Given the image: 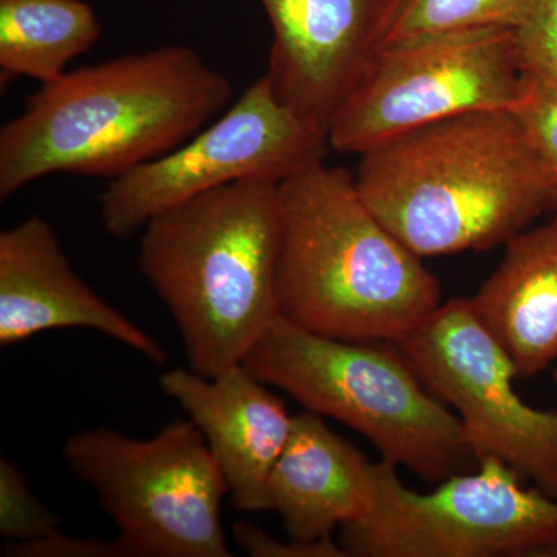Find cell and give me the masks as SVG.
Segmentation results:
<instances>
[{
    "mask_svg": "<svg viewBox=\"0 0 557 557\" xmlns=\"http://www.w3.org/2000/svg\"><path fill=\"white\" fill-rule=\"evenodd\" d=\"M231 95L230 79L182 46L65 72L0 131V200L54 172L120 177L177 149Z\"/></svg>",
    "mask_w": 557,
    "mask_h": 557,
    "instance_id": "1",
    "label": "cell"
},
{
    "mask_svg": "<svg viewBox=\"0 0 557 557\" xmlns=\"http://www.w3.org/2000/svg\"><path fill=\"white\" fill-rule=\"evenodd\" d=\"M359 194L418 258L507 245L557 211V182L511 110H478L361 153Z\"/></svg>",
    "mask_w": 557,
    "mask_h": 557,
    "instance_id": "2",
    "label": "cell"
},
{
    "mask_svg": "<svg viewBox=\"0 0 557 557\" xmlns=\"http://www.w3.org/2000/svg\"><path fill=\"white\" fill-rule=\"evenodd\" d=\"M278 314L347 341L397 343L442 304L437 277L324 160L278 183Z\"/></svg>",
    "mask_w": 557,
    "mask_h": 557,
    "instance_id": "3",
    "label": "cell"
},
{
    "mask_svg": "<svg viewBox=\"0 0 557 557\" xmlns=\"http://www.w3.org/2000/svg\"><path fill=\"white\" fill-rule=\"evenodd\" d=\"M277 186L231 183L143 228L139 271L170 310L189 369L200 375L242 364L278 317Z\"/></svg>",
    "mask_w": 557,
    "mask_h": 557,
    "instance_id": "4",
    "label": "cell"
},
{
    "mask_svg": "<svg viewBox=\"0 0 557 557\" xmlns=\"http://www.w3.org/2000/svg\"><path fill=\"white\" fill-rule=\"evenodd\" d=\"M242 364L306 410L355 429L383 460L429 483L467 472L475 460L456 413L391 341L329 338L278 314Z\"/></svg>",
    "mask_w": 557,
    "mask_h": 557,
    "instance_id": "5",
    "label": "cell"
},
{
    "mask_svg": "<svg viewBox=\"0 0 557 557\" xmlns=\"http://www.w3.org/2000/svg\"><path fill=\"white\" fill-rule=\"evenodd\" d=\"M64 458L97 493L129 557L233 556L220 518L228 486L193 421L148 440L87 429L65 442Z\"/></svg>",
    "mask_w": 557,
    "mask_h": 557,
    "instance_id": "6",
    "label": "cell"
},
{
    "mask_svg": "<svg viewBox=\"0 0 557 557\" xmlns=\"http://www.w3.org/2000/svg\"><path fill=\"white\" fill-rule=\"evenodd\" d=\"M397 468L375 461L372 509L339 528L348 557H542L557 541V498L497 458L428 494L406 486Z\"/></svg>",
    "mask_w": 557,
    "mask_h": 557,
    "instance_id": "7",
    "label": "cell"
},
{
    "mask_svg": "<svg viewBox=\"0 0 557 557\" xmlns=\"http://www.w3.org/2000/svg\"><path fill=\"white\" fill-rule=\"evenodd\" d=\"M522 70L509 28L383 44L333 116L329 148L364 153L387 139L478 110H512Z\"/></svg>",
    "mask_w": 557,
    "mask_h": 557,
    "instance_id": "8",
    "label": "cell"
},
{
    "mask_svg": "<svg viewBox=\"0 0 557 557\" xmlns=\"http://www.w3.org/2000/svg\"><path fill=\"white\" fill-rule=\"evenodd\" d=\"M327 149V134L278 100L265 73L197 137L110 180L100 196L102 226L127 239L209 190L242 180L278 185L324 160Z\"/></svg>",
    "mask_w": 557,
    "mask_h": 557,
    "instance_id": "9",
    "label": "cell"
},
{
    "mask_svg": "<svg viewBox=\"0 0 557 557\" xmlns=\"http://www.w3.org/2000/svg\"><path fill=\"white\" fill-rule=\"evenodd\" d=\"M395 344L429 391L456 409L475 460L497 458L557 498V412L519 397L511 358L469 299L440 304Z\"/></svg>",
    "mask_w": 557,
    "mask_h": 557,
    "instance_id": "10",
    "label": "cell"
},
{
    "mask_svg": "<svg viewBox=\"0 0 557 557\" xmlns=\"http://www.w3.org/2000/svg\"><path fill=\"white\" fill-rule=\"evenodd\" d=\"M273 27L269 72L278 100L327 134L383 46L395 0H259Z\"/></svg>",
    "mask_w": 557,
    "mask_h": 557,
    "instance_id": "11",
    "label": "cell"
},
{
    "mask_svg": "<svg viewBox=\"0 0 557 557\" xmlns=\"http://www.w3.org/2000/svg\"><path fill=\"white\" fill-rule=\"evenodd\" d=\"M64 329L95 330L166 364L164 348L76 274L50 223L33 215L0 233V346Z\"/></svg>",
    "mask_w": 557,
    "mask_h": 557,
    "instance_id": "12",
    "label": "cell"
},
{
    "mask_svg": "<svg viewBox=\"0 0 557 557\" xmlns=\"http://www.w3.org/2000/svg\"><path fill=\"white\" fill-rule=\"evenodd\" d=\"M159 383L203 435L234 508L270 511V475L287 445L293 417L269 384L244 364L219 376L171 369Z\"/></svg>",
    "mask_w": 557,
    "mask_h": 557,
    "instance_id": "13",
    "label": "cell"
},
{
    "mask_svg": "<svg viewBox=\"0 0 557 557\" xmlns=\"http://www.w3.org/2000/svg\"><path fill=\"white\" fill-rule=\"evenodd\" d=\"M270 511L289 539L317 542L368 516L375 502V463L339 437L324 417L293 416L287 445L269 482Z\"/></svg>",
    "mask_w": 557,
    "mask_h": 557,
    "instance_id": "14",
    "label": "cell"
},
{
    "mask_svg": "<svg viewBox=\"0 0 557 557\" xmlns=\"http://www.w3.org/2000/svg\"><path fill=\"white\" fill-rule=\"evenodd\" d=\"M469 302L507 350L518 380L557 361V215L512 237Z\"/></svg>",
    "mask_w": 557,
    "mask_h": 557,
    "instance_id": "15",
    "label": "cell"
},
{
    "mask_svg": "<svg viewBox=\"0 0 557 557\" xmlns=\"http://www.w3.org/2000/svg\"><path fill=\"white\" fill-rule=\"evenodd\" d=\"M97 14L84 0H0L2 83L16 76L49 84L100 39Z\"/></svg>",
    "mask_w": 557,
    "mask_h": 557,
    "instance_id": "16",
    "label": "cell"
},
{
    "mask_svg": "<svg viewBox=\"0 0 557 557\" xmlns=\"http://www.w3.org/2000/svg\"><path fill=\"white\" fill-rule=\"evenodd\" d=\"M533 3L534 0H395L383 44L472 28L515 30Z\"/></svg>",
    "mask_w": 557,
    "mask_h": 557,
    "instance_id": "17",
    "label": "cell"
},
{
    "mask_svg": "<svg viewBox=\"0 0 557 557\" xmlns=\"http://www.w3.org/2000/svg\"><path fill=\"white\" fill-rule=\"evenodd\" d=\"M62 519L42 504L24 472L10 458H0V536L32 542L60 531Z\"/></svg>",
    "mask_w": 557,
    "mask_h": 557,
    "instance_id": "18",
    "label": "cell"
},
{
    "mask_svg": "<svg viewBox=\"0 0 557 557\" xmlns=\"http://www.w3.org/2000/svg\"><path fill=\"white\" fill-rule=\"evenodd\" d=\"M511 112L557 182V81L522 72L518 102Z\"/></svg>",
    "mask_w": 557,
    "mask_h": 557,
    "instance_id": "19",
    "label": "cell"
},
{
    "mask_svg": "<svg viewBox=\"0 0 557 557\" xmlns=\"http://www.w3.org/2000/svg\"><path fill=\"white\" fill-rule=\"evenodd\" d=\"M512 36L520 70L557 81V0H534Z\"/></svg>",
    "mask_w": 557,
    "mask_h": 557,
    "instance_id": "20",
    "label": "cell"
},
{
    "mask_svg": "<svg viewBox=\"0 0 557 557\" xmlns=\"http://www.w3.org/2000/svg\"><path fill=\"white\" fill-rule=\"evenodd\" d=\"M233 536L240 549L252 557H348L346 549L333 537L317 542H300L288 537L282 542L249 522H237L233 528Z\"/></svg>",
    "mask_w": 557,
    "mask_h": 557,
    "instance_id": "21",
    "label": "cell"
},
{
    "mask_svg": "<svg viewBox=\"0 0 557 557\" xmlns=\"http://www.w3.org/2000/svg\"><path fill=\"white\" fill-rule=\"evenodd\" d=\"M2 556L14 557H129L126 548L115 541L98 537H70L61 531L32 542H9Z\"/></svg>",
    "mask_w": 557,
    "mask_h": 557,
    "instance_id": "22",
    "label": "cell"
},
{
    "mask_svg": "<svg viewBox=\"0 0 557 557\" xmlns=\"http://www.w3.org/2000/svg\"><path fill=\"white\" fill-rule=\"evenodd\" d=\"M542 557H557V541L552 545V547L545 549V553L542 555Z\"/></svg>",
    "mask_w": 557,
    "mask_h": 557,
    "instance_id": "23",
    "label": "cell"
},
{
    "mask_svg": "<svg viewBox=\"0 0 557 557\" xmlns=\"http://www.w3.org/2000/svg\"><path fill=\"white\" fill-rule=\"evenodd\" d=\"M555 381H556V384H557V368L555 370Z\"/></svg>",
    "mask_w": 557,
    "mask_h": 557,
    "instance_id": "24",
    "label": "cell"
},
{
    "mask_svg": "<svg viewBox=\"0 0 557 557\" xmlns=\"http://www.w3.org/2000/svg\"><path fill=\"white\" fill-rule=\"evenodd\" d=\"M557 212V211H556Z\"/></svg>",
    "mask_w": 557,
    "mask_h": 557,
    "instance_id": "25",
    "label": "cell"
}]
</instances>
